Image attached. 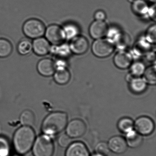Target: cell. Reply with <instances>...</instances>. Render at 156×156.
Here are the masks:
<instances>
[{
	"label": "cell",
	"instance_id": "6da1fadb",
	"mask_svg": "<svg viewBox=\"0 0 156 156\" xmlns=\"http://www.w3.org/2000/svg\"><path fill=\"white\" fill-rule=\"evenodd\" d=\"M35 139V133L32 127L23 126L17 129L13 136L14 149L20 155L26 154L32 148Z\"/></svg>",
	"mask_w": 156,
	"mask_h": 156
},
{
	"label": "cell",
	"instance_id": "7a4b0ae2",
	"mask_svg": "<svg viewBox=\"0 0 156 156\" xmlns=\"http://www.w3.org/2000/svg\"><path fill=\"white\" fill-rule=\"evenodd\" d=\"M67 115L62 112H55L47 116L43 121L42 131L49 136H55L62 132L66 127Z\"/></svg>",
	"mask_w": 156,
	"mask_h": 156
},
{
	"label": "cell",
	"instance_id": "3957f363",
	"mask_svg": "<svg viewBox=\"0 0 156 156\" xmlns=\"http://www.w3.org/2000/svg\"><path fill=\"white\" fill-rule=\"evenodd\" d=\"M32 149L34 156H52L54 146L51 137L44 134L36 138Z\"/></svg>",
	"mask_w": 156,
	"mask_h": 156
},
{
	"label": "cell",
	"instance_id": "277c9868",
	"mask_svg": "<svg viewBox=\"0 0 156 156\" xmlns=\"http://www.w3.org/2000/svg\"><path fill=\"white\" fill-rule=\"evenodd\" d=\"M44 23L40 20L30 19L26 21L23 27V33L28 38L36 39L42 37L45 33Z\"/></svg>",
	"mask_w": 156,
	"mask_h": 156
},
{
	"label": "cell",
	"instance_id": "5b68a950",
	"mask_svg": "<svg viewBox=\"0 0 156 156\" xmlns=\"http://www.w3.org/2000/svg\"><path fill=\"white\" fill-rule=\"evenodd\" d=\"M115 49L114 42L110 39H100L93 43V53L99 58H105L110 55Z\"/></svg>",
	"mask_w": 156,
	"mask_h": 156
},
{
	"label": "cell",
	"instance_id": "8992f818",
	"mask_svg": "<svg viewBox=\"0 0 156 156\" xmlns=\"http://www.w3.org/2000/svg\"><path fill=\"white\" fill-rule=\"evenodd\" d=\"M44 34L46 40L50 43L54 45H60L65 40V34L63 29L55 24L51 25L47 27Z\"/></svg>",
	"mask_w": 156,
	"mask_h": 156
},
{
	"label": "cell",
	"instance_id": "52a82bcc",
	"mask_svg": "<svg viewBox=\"0 0 156 156\" xmlns=\"http://www.w3.org/2000/svg\"><path fill=\"white\" fill-rule=\"evenodd\" d=\"M86 129V124L83 120L74 119L68 123L66 127V134L71 138L80 137L85 133Z\"/></svg>",
	"mask_w": 156,
	"mask_h": 156
},
{
	"label": "cell",
	"instance_id": "ba28073f",
	"mask_svg": "<svg viewBox=\"0 0 156 156\" xmlns=\"http://www.w3.org/2000/svg\"><path fill=\"white\" fill-rule=\"evenodd\" d=\"M135 128L139 134L147 136L153 132L154 129V122L147 117H140L135 122Z\"/></svg>",
	"mask_w": 156,
	"mask_h": 156
},
{
	"label": "cell",
	"instance_id": "9c48e42d",
	"mask_svg": "<svg viewBox=\"0 0 156 156\" xmlns=\"http://www.w3.org/2000/svg\"><path fill=\"white\" fill-rule=\"evenodd\" d=\"M89 46V42L85 37L76 36L72 40L70 43V48L74 53L83 55L87 51Z\"/></svg>",
	"mask_w": 156,
	"mask_h": 156
},
{
	"label": "cell",
	"instance_id": "30bf717a",
	"mask_svg": "<svg viewBox=\"0 0 156 156\" xmlns=\"http://www.w3.org/2000/svg\"><path fill=\"white\" fill-rule=\"evenodd\" d=\"M108 31L107 24L103 21L94 22L89 28V33L91 37L97 40L104 37L107 34Z\"/></svg>",
	"mask_w": 156,
	"mask_h": 156
},
{
	"label": "cell",
	"instance_id": "8fae6325",
	"mask_svg": "<svg viewBox=\"0 0 156 156\" xmlns=\"http://www.w3.org/2000/svg\"><path fill=\"white\" fill-rule=\"evenodd\" d=\"M37 68L39 73L44 76H51L56 70L54 62L49 58L41 60L37 64Z\"/></svg>",
	"mask_w": 156,
	"mask_h": 156
},
{
	"label": "cell",
	"instance_id": "7c38bea8",
	"mask_svg": "<svg viewBox=\"0 0 156 156\" xmlns=\"http://www.w3.org/2000/svg\"><path fill=\"white\" fill-rule=\"evenodd\" d=\"M33 50L39 56H44L50 52L51 50L49 42L45 38L41 37L34 39L32 43Z\"/></svg>",
	"mask_w": 156,
	"mask_h": 156
},
{
	"label": "cell",
	"instance_id": "4fadbf2b",
	"mask_svg": "<svg viewBox=\"0 0 156 156\" xmlns=\"http://www.w3.org/2000/svg\"><path fill=\"white\" fill-rule=\"evenodd\" d=\"M108 148L113 152L117 154H122L126 151L127 145L125 140L122 137H112L108 141Z\"/></svg>",
	"mask_w": 156,
	"mask_h": 156
},
{
	"label": "cell",
	"instance_id": "5bb4252c",
	"mask_svg": "<svg viewBox=\"0 0 156 156\" xmlns=\"http://www.w3.org/2000/svg\"><path fill=\"white\" fill-rule=\"evenodd\" d=\"M114 62L118 68L121 69H126L132 64V57L129 53L120 51L115 55Z\"/></svg>",
	"mask_w": 156,
	"mask_h": 156
},
{
	"label": "cell",
	"instance_id": "9a60e30c",
	"mask_svg": "<svg viewBox=\"0 0 156 156\" xmlns=\"http://www.w3.org/2000/svg\"><path fill=\"white\" fill-rule=\"evenodd\" d=\"M66 156H89V153L83 143L76 142L68 146L66 152Z\"/></svg>",
	"mask_w": 156,
	"mask_h": 156
},
{
	"label": "cell",
	"instance_id": "2e32d148",
	"mask_svg": "<svg viewBox=\"0 0 156 156\" xmlns=\"http://www.w3.org/2000/svg\"><path fill=\"white\" fill-rule=\"evenodd\" d=\"M54 75L55 81L59 84H66L71 79L70 72L66 67L57 68Z\"/></svg>",
	"mask_w": 156,
	"mask_h": 156
},
{
	"label": "cell",
	"instance_id": "e0dca14e",
	"mask_svg": "<svg viewBox=\"0 0 156 156\" xmlns=\"http://www.w3.org/2000/svg\"><path fill=\"white\" fill-rule=\"evenodd\" d=\"M141 135L132 130L126 134V143L130 147L135 148L140 146L142 142Z\"/></svg>",
	"mask_w": 156,
	"mask_h": 156
},
{
	"label": "cell",
	"instance_id": "ac0fdd59",
	"mask_svg": "<svg viewBox=\"0 0 156 156\" xmlns=\"http://www.w3.org/2000/svg\"><path fill=\"white\" fill-rule=\"evenodd\" d=\"M130 90L135 94H139L146 90L147 83L144 79L140 77H135L129 82Z\"/></svg>",
	"mask_w": 156,
	"mask_h": 156
},
{
	"label": "cell",
	"instance_id": "d6986e66",
	"mask_svg": "<svg viewBox=\"0 0 156 156\" xmlns=\"http://www.w3.org/2000/svg\"><path fill=\"white\" fill-rule=\"evenodd\" d=\"M115 36V45L120 50L126 49L129 45L130 38L129 35L125 33H117Z\"/></svg>",
	"mask_w": 156,
	"mask_h": 156
},
{
	"label": "cell",
	"instance_id": "ffe728a7",
	"mask_svg": "<svg viewBox=\"0 0 156 156\" xmlns=\"http://www.w3.org/2000/svg\"><path fill=\"white\" fill-rule=\"evenodd\" d=\"M146 40H139L136 43L133 48V52L136 55L141 56L149 52L151 49L150 43Z\"/></svg>",
	"mask_w": 156,
	"mask_h": 156
},
{
	"label": "cell",
	"instance_id": "44dd1931",
	"mask_svg": "<svg viewBox=\"0 0 156 156\" xmlns=\"http://www.w3.org/2000/svg\"><path fill=\"white\" fill-rule=\"evenodd\" d=\"M132 9L135 14L143 16L147 13L149 7L144 0H136L133 2Z\"/></svg>",
	"mask_w": 156,
	"mask_h": 156
},
{
	"label": "cell",
	"instance_id": "7402d4cb",
	"mask_svg": "<svg viewBox=\"0 0 156 156\" xmlns=\"http://www.w3.org/2000/svg\"><path fill=\"white\" fill-rule=\"evenodd\" d=\"M20 121L23 126L32 127L35 123V116L30 110L23 111L20 116Z\"/></svg>",
	"mask_w": 156,
	"mask_h": 156
},
{
	"label": "cell",
	"instance_id": "603a6c76",
	"mask_svg": "<svg viewBox=\"0 0 156 156\" xmlns=\"http://www.w3.org/2000/svg\"><path fill=\"white\" fill-rule=\"evenodd\" d=\"M12 46L10 42L4 39H0V57L5 58L12 52Z\"/></svg>",
	"mask_w": 156,
	"mask_h": 156
},
{
	"label": "cell",
	"instance_id": "cb8c5ba5",
	"mask_svg": "<svg viewBox=\"0 0 156 156\" xmlns=\"http://www.w3.org/2000/svg\"><path fill=\"white\" fill-rule=\"evenodd\" d=\"M17 50L20 54L22 55H27L33 50L32 43L28 39H23L19 43Z\"/></svg>",
	"mask_w": 156,
	"mask_h": 156
},
{
	"label": "cell",
	"instance_id": "d4e9b609",
	"mask_svg": "<svg viewBox=\"0 0 156 156\" xmlns=\"http://www.w3.org/2000/svg\"><path fill=\"white\" fill-rule=\"evenodd\" d=\"M134 122L129 118H123L119 121L118 127L120 131L124 133H128L133 130Z\"/></svg>",
	"mask_w": 156,
	"mask_h": 156
},
{
	"label": "cell",
	"instance_id": "484cf974",
	"mask_svg": "<svg viewBox=\"0 0 156 156\" xmlns=\"http://www.w3.org/2000/svg\"><path fill=\"white\" fill-rule=\"evenodd\" d=\"M144 78L146 83L150 84H155L156 83V72L155 65L150 66L145 69L144 73Z\"/></svg>",
	"mask_w": 156,
	"mask_h": 156
},
{
	"label": "cell",
	"instance_id": "4316f807",
	"mask_svg": "<svg viewBox=\"0 0 156 156\" xmlns=\"http://www.w3.org/2000/svg\"><path fill=\"white\" fill-rule=\"evenodd\" d=\"M10 152V146L8 140L0 136V156H9Z\"/></svg>",
	"mask_w": 156,
	"mask_h": 156
},
{
	"label": "cell",
	"instance_id": "83f0119b",
	"mask_svg": "<svg viewBox=\"0 0 156 156\" xmlns=\"http://www.w3.org/2000/svg\"><path fill=\"white\" fill-rule=\"evenodd\" d=\"M131 73L135 77H139L144 73L145 70L144 65L140 62H136L131 66Z\"/></svg>",
	"mask_w": 156,
	"mask_h": 156
},
{
	"label": "cell",
	"instance_id": "f1b7e54d",
	"mask_svg": "<svg viewBox=\"0 0 156 156\" xmlns=\"http://www.w3.org/2000/svg\"><path fill=\"white\" fill-rule=\"evenodd\" d=\"M63 30L65 34L66 38L68 39H73L77 36L79 33L78 28L74 24H67Z\"/></svg>",
	"mask_w": 156,
	"mask_h": 156
},
{
	"label": "cell",
	"instance_id": "f546056e",
	"mask_svg": "<svg viewBox=\"0 0 156 156\" xmlns=\"http://www.w3.org/2000/svg\"><path fill=\"white\" fill-rule=\"evenodd\" d=\"M156 27L154 25L151 26L147 31L146 40L149 43H155L156 40Z\"/></svg>",
	"mask_w": 156,
	"mask_h": 156
},
{
	"label": "cell",
	"instance_id": "4dcf8cb0",
	"mask_svg": "<svg viewBox=\"0 0 156 156\" xmlns=\"http://www.w3.org/2000/svg\"><path fill=\"white\" fill-rule=\"evenodd\" d=\"M95 151L96 153L106 156L109 153V149L106 142H100L96 146Z\"/></svg>",
	"mask_w": 156,
	"mask_h": 156
},
{
	"label": "cell",
	"instance_id": "1f68e13d",
	"mask_svg": "<svg viewBox=\"0 0 156 156\" xmlns=\"http://www.w3.org/2000/svg\"><path fill=\"white\" fill-rule=\"evenodd\" d=\"M72 142V139L67 134H62L58 138V143L62 147H68Z\"/></svg>",
	"mask_w": 156,
	"mask_h": 156
},
{
	"label": "cell",
	"instance_id": "d6a6232c",
	"mask_svg": "<svg viewBox=\"0 0 156 156\" xmlns=\"http://www.w3.org/2000/svg\"><path fill=\"white\" fill-rule=\"evenodd\" d=\"M55 53L58 55L64 56L68 54L69 53V49H68L66 46H62L59 48H56Z\"/></svg>",
	"mask_w": 156,
	"mask_h": 156
},
{
	"label": "cell",
	"instance_id": "836d02e7",
	"mask_svg": "<svg viewBox=\"0 0 156 156\" xmlns=\"http://www.w3.org/2000/svg\"><path fill=\"white\" fill-rule=\"evenodd\" d=\"M148 13L149 17L153 20L154 21L156 20V6L155 4L153 6L149 8L148 11Z\"/></svg>",
	"mask_w": 156,
	"mask_h": 156
},
{
	"label": "cell",
	"instance_id": "e575fe53",
	"mask_svg": "<svg viewBox=\"0 0 156 156\" xmlns=\"http://www.w3.org/2000/svg\"><path fill=\"white\" fill-rule=\"evenodd\" d=\"M94 17L96 20L103 21L105 19L106 15L102 11H98L95 14Z\"/></svg>",
	"mask_w": 156,
	"mask_h": 156
},
{
	"label": "cell",
	"instance_id": "d590c367",
	"mask_svg": "<svg viewBox=\"0 0 156 156\" xmlns=\"http://www.w3.org/2000/svg\"><path fill=\"white\" fill-rule=\"evenodd\" d=\"M92 156H105L104 155H102V154H98V153H95V154H94Z\"/></svg>",
	"mask_w": 156,
	"mask_h": 156
},
{
	"label": "cell",
	"instance_id": "8d00e7d4",
	"mask_svg": "<svg viewBox=\"0 0 156 156\" xmlns=\"http://www.w3.org/2000/svg\"><path fill=\"white\" fill-rule=\"evenodd\" d=\"M128 1L129 2H134V1H136V0H128Z\"/></svg>",
	"mask_w": 156,
	"mask_h": 156
},
{
	"label": "cell",
	"instance_id": "74e56055",
	"mask_svg": "<svg viewBox=\"0 0 156 156\" xmlns=\"http://www.w3.org/2000/svg\"><path fill=\"white\" fill-rule=\"evenodd\" d=\"M151 2H156V0H149Z\"/></svg>",
	"mask_w": 156,
	"mask_h": 156
},
{
	"label": "cell",
	"instance_id": "f35d334b",
	"mask_svg": "<svg viewBox=\"0 0 156 156\" xmlns=\"http://www.w3.org/2000/svg\"><path fill=\"white\" fill-rule=\"evenodd\" d=\"M18 156V155H14V156Z\"/></svg>",
	"mask_w": 156,
	"mask_h": 156
}]
</instances>
